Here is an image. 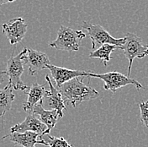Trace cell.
<instances>
[{
	"mask_svg": "<svg viewBox=\"0 0 148 147\" xmlns=\"http://www.w3.org/2000/svg\"><path fill=\"white\" fill-rule=\"evenodd\" d=\"M46 69L50 70L51 76L57 85V88H59L63 84L73 80L74 78L88 77V72L69 69L62 68V67H57L53 64L48 65Z\"/></svg>",
	"mask_w": 148,
	"mask_h": 147,
	"instance_id": "30bf717a",
	"label": "cell"
},
{
	"mask_svg": "<svg viewBox=\"0 0 148 147\" xmlns=\"http://www.w3.org/2000/svg\"><path fill=\"white\" fill-rule=\"evenodd\" d=\"M24 50H22L18 55H12L7 62L6 74L9 77V84L10 87H12L15 91L27 92L28 86L21 80V75L24 73Z\"/></svg>",
	"mask_w": 148,
	"mask_h": 147,
	"instance_id": "8992f818",
	"label": "cell"
},
{
	"mask_svg": "<svg viewBox=\"0 0 148 147\" xmlns=\"http://www.w3.org/2000/svg\"><path fill=\"white\" fill-rule=\"evenodd\" d=\"M82 28L87 31L88 36L92 41V49L94 51L97 46H101L104 44L115 45L118 47L121 46L125 41V37L121 38H114L100 25H92L89 22L83 21Z\"/></svg>",
	"mask_w": 148,
	"mask_h": 147,
	"instance_id": "277c9868",
	"label": "cell"
},
{
	"mask_svg": "<svg viewBox=\"0 0 148 147\" xmlns=\"http://www.w3.org/2000/svg\"><path fill=\"white\" fill-rule=\"evenodd\" d=\"M46 80L49 85V91H47L46 94L47 101H48V106L51 108V110L56 111L60 118L62 119L63 117V110L66 109L63 97L60 91L53 85L48 74L46 75Z\"/></svg>",
	"mask_w": 148,
	"mask_h": 147,
	"instance_id": "7c38bea8",
	"label": "cell"
},
{
	"mask_svg": "<svg viewBox=\"0 0 148 147\" xmlns=\"http://www.w3.org/2000/svg\"><path fill=\"white\" fill-rule=\"evenodd\" d=\"M40 135L35 132H25V133H11L3 136L2 139L9 138V140L14 143L16 146L23 147H36L37 144H40L46 146V142L44 139H38Z\"/></svg>",
	"mask_w": 148,
	"mask_h": 147,
	"instance_id": "8fae6325",
	"label": "cell"
},
{
	"mask_svg": "<svg viewBox=\"0 0 148 147\" xmlns=\"http://www.w3.org/2000/svg\"><path fill=\"white\" fill-rule=\"evenodd\" d=\"M46 130H47V127L33 113H29L25 119L22 123H17L10 128L11 133L35 132L40 135V139L43 137Z\"/></svg>",
	"mask_w": 148,
	"mask_h": 147,
	"instance_id": "9c48e42d",
	"label": "cell"
},
{
	"mask_svg": "<svg viewBox=\"0 0 148 147\" xmlns=\"http://www.w3.org/2000/svg\"><path fill=\"white\" fill-rule=\"evenodd\" d=\"M139 107L140 112V121L148 128V101L140 102Z\"/></svg>",
	"mask_w": 148,
	"mask_h": 147,
	"instance_id": "ac0fdd59",
	"label": "cell"
},
{
	"mask_svg": "<svg viewBox=\"0 0 148 147\" xmlns=\"http://www.w3.org/2000/svg\"><path fill=\"white\" fill-rule=\"evenodd\" d=\"M16 0H0V6H2L3 4H5V3H13Z\"/></svg>",
	"mask_w": 148,
	"mask_h": 147,
	"instance_id": "ffe728a7",
	"label": "cell"
},
{
	"mask_svg": "<svg viewBox=\"0 0 148 147\" xmlns=\"http://www.w3.org/2000/svg\"><path fill=\"white\" fill-rule=\"evenodd\" d=\"M42 104H43V101H40V103H38L33 108V111L31 113L37 116L38 119L47 127V130L45 132V134L43 135V136H45L46 135H49V133L55 127L56 123L61 118H60L58 112L56 110H45L43 108Z\"/></svg>",
	"mask_w": 148,
	"mask_h": 147,
	"instance_id": "4fadbf2b",
	"label": "cell"
},
{
	"mask_svg": "<svg viewBox=\"0 0 148 147\" xmlns=\"http://www.w3.org/2000/svg\"><path fill=\"white\" fill-rule=\"evenodd\" d=\"M118 49V46L111 44H104L103 46H99L96 50L90 53L89 58H99L103 61V64L104 66H107V64L110 61L111 53L115 50Z\"/></svg>",
	"mask_w": 148,
	"mask_h": 147,
	"instance_id": "2e32d148",
	"label": "cell"
},
{
	"mask_svg": "<svg viewBox=\"0 0 148 147\" xmlns=\"http://www.w3.org/2000/svg\"><path fill=\"white\" fill-rule=\"evenodd\" d=\"M25 64L28 65L29 74L35 75L40 70L46 69L51 64L50 59L46 53L31 48H24Z\"/></svg>",
	"mask_w": 148,
	"mask_h": 147,
	"instance_id": "52a82bcc",
	"label": "cell"
},
{
	"mask_svg": "<svg viewBox=\"0 0 148 147\" xmlns=\"http://www.w3.org/2000/svg\"><path fill=\"white\" fill-rule=\"evenodd\" d=\"M84 78H74L57 88L61 92L65 103L67 102L73 107H76L83 101L92 100L99 96V92L95 89L83 83Z\"/></svg>",
	"mask_w": 148,
	"mask_h": 147,
	"instance_id": "6da1fadb",
	"label": "cell"
},
{
	"mask_svg": "<svg viewBox=\"0 0 148 147\" xmlns=\"http://www.w3.org/2000/svg\"><path fill=\"white\" fill-rule=\"evenodd\" d=\"M15 99V95L13 93L12 88L6 85L3 89L0 90V118L3 117L7 112L12 107V103Z\"/></svg>",
	"mask_w": 148,
	"mask_h": 147,
	"instance_id": "9a60e30c",
	"label": "cell"
},
{
	"mask_svg": "<svg viewBox=\"0 0 148 147\" xmlns=\"http://www.w3.org/2000/svg\"><path fill=\"white\" fill-rule=\"evenodd\" d=\"M45 85L35 82L32 84L29 91L25 93L28 95L27 101L23 104V109L28 113H31L33 108L40 101H43V98L46 94Z\"/></svg>",
	"mask_w": 148,
	"mask_h": 147,
	"instance_id": "5bb4252c",
	"label": "cell"
},
{
	"mask_svg": "<svg viewBox=\"0 0 148 147\" xmlns=\"http://www.w3.org/2000/svg\"><path fill=\"white\" fill-rule=\"evenodd\" d=\"M88 77L102 80L104 82L103 89L106 91H110L113 93H115V92L121 87H125L129 85H135L137 90L144 89L142 85L135 79H132L127 75L115 71L105 74H94L92 72H88Z\"/></svg>",
	"mask_w": 148,
	"mask_h": 147,
	"instance_id": "5b68a950",
	"label": "cell"
},
{
	"mask_svg": "<svg viewBox=\"0 0 148 147\" xmlns=\"http://www.w3.org/2000/svg\"><path fill=\"white\" fill-rule=\"evenodd\" d=\"M6 75H7L6 71L0 70V85L3 82V80H4V78H5V76H6Z\"/></svg>",
	"mask_w": 148,
	"mask_h": 147,
	"instance_id": "d6986e66",
	"label": "cell"
},
{
	"mask_svg": "<svg viewBox=\"0 0 148 147\" xmlns=\"http://www.w3.org/2000/svg\"><path fill=\"white\" fill-rule=\"evenodd\" d=\"M125 38V43L118 47V49H121L125 58L129 60L127 76L130 77L134 59L143 58L148 56V44H143L142 40L134 33H127Z\"/></svg>",
	"mask_w": 148,
	"mask_h": 147,
	"instance_id": "3957f363",
	"label": "cell"
},
{
	"mask_svg": "<svg viewBox=\"0 0 148 147\" xmlns=\"http://www.w3.org/2000/svg\"><path fill=\"white\" fill-rule=\"evenodd\" d=\"M46 136V146L48 147H73L72 145H70L63 137H55L49 135H45ZM44 137V136H43ZM43 139V138H42Z\"/></svg>",
	"mask_w": 148,
	"mask_h": 147,
	"instance_id": "e0dca14e",
	"label": "cell"
},
{
	"mask_svg": "<svg viewBox=\"0 0 148 147\" xmlns=\"http://www.w3.org/2000/svg\"><path fill=\"white\" fill-rule=\"evenodd\" d=\"M85 37L86 34L82 30H73L72 28L62 26L58 30L56 39L50 42L49 46L69 53L77 52L80 48L82 40Z\"/></svg>",
	"mask_w": 148,
	"mask_h": 147,
	"instance_id": "7a4b0ae2",
	"label": "cell"
},
{
	"mask_svg": "<svg viewBox=\"0 0 148 147\" xmlns=\"http://www.w3.org/2000/svg\"><path fill=\"white\" fill-rule=\"evenodd\" d=\"M2 28L11 45H16L20 42L27 32V24L21 17L10 19L9 22L3 24Z\"/></svg>",
	"mask_w": 148,
	"mask_h": 147,
	"instance_id": "ba28073f",
	"label": "cell"
}]
</instances>
